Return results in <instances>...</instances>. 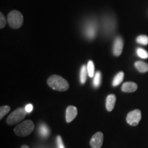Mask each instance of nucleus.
<instances>
[{
  "mask_svg": "<svg viewBox=\"0 0 148 148\" xmlns=\"http://www.w3.org/2000/svg\"><path fill=\"white\" fill-rule=\"evenodd\" d=\"M21 148H29V147L27 145H23L21 146Z\"/></svg>",
  "mask_w": 148,
  "mask_h": 148,
  "instance_id": "nucleus-25",
  "label": "nucleus"
},
{
  "mask_svg": "<svg viewBox=\"0 0 148 148\" xmlns=\"http://www.w3.org/2000/svg\"><path fill=\"white\" fill-rule=\"evenodd\" d=\"M103 134L102 132L95 133L90 140V145L91 148H101L103 144Z\"/></svg>",
  "mask_w": 148,
  "mask_h": 148,
  "instance_id": "nucleus-8",
  "label": "nucleus"
},
{
  "mask_svg": "<svg viewBox=\"0 0 148 148\" xmlns=\"http://www.w3.org/2000/svg\"><path fill=\"white\" fill-rule=\"evenodd\" d=\"M25 110L26 111L27 113H30L33 110L32 104H31V103H28V104H27L25 107Z\"/></svg>",
  "mask_w": 148,
  "mask_h": 148,
  "instance_id": "nucleus-24",
  "label": "nucleus"
},
{
  "mask_svg": "<svg viewBox=\"0 0 148 148\" xmlns=\"http://www.w3.org/2000/svg\"><path fill=\"white\" fill-rule=\"evenodd\" d=\"M87 71L88 76L90 77H94V75H95V67H94L93 62L92 60L88 61L87 64Z\"/></svg>",
  "mask_w": 148,
  "mask_h": 148,
  "instance_id": "nucleus-18",
  "label": "nucleus"
},
{
  "mask_svg": "<svg viewBox=\"0 0 148 148\" xmlns=\"http://www.w3.org/2000/svg\"><path fill=\"white\" fill-rule=\"evenodd\" d=\"M56 142H57V147L58 148H64L63 141H62V138L60 136H58L56 138Z\"/></svg>",
  "mask_w": 148,
  "mask_h": 148,
  "instance_id": "nucleus-23",
  "label": "nucleus"
},
{
  "mask_svg": "<svg viewBox=\"0 0 148 148\" xmlns=\"http://www.w3.org/2000/svg\"><path fill=\"white\" fill-rule=\"evenodd\" d=\"M6 21H5L4 15L2 14V12H0V28L2 29L5 26Z\"/></svg>",
  "mask_w": 148,
  "mask_h": 148,
  "instance_id": "nucleus-22",
  "label": "nucleus"
},
{
  "mask_svg": "<svg viewBox=\"0 0 148 148\" xmlns=\"http://www.w3.org/2000/svg\"><path fill=\"white\" fill-rule=\"evenodd\" d=\"M136 42L138 43L143 45H147L148 44V36L145 35H140L136 38Z\"/></svg>",
  "mask_w": 148,
  "mask_h": 148,
  "instance_id": "nucleus-19",
  "label": "nucleus"
},
{
  "mask_svg": "<svg viewBox=\"0 0 148 148\" xmlns=\"http://www.w3.org/2000/svg\"><path fill=\"white\" fill-rule=\"evenodd\" d=\"M134 66L140 73H146L148 71V64L143 61H136Z\"/></svg>",
  "mask_w": 148,
  "mask_h": 148,
  "instance_id": "nucleus-13",
  "label": "nucleus"
},
{
  "mask_svg": "<svg viewBox=\"0 0 148 148\" xmlns=\"http://www.w3.org/2000/svg\"><path fill=\"white\" fill-rule=\"evenodd\" d=\"M10 108L8 106H1L0 108V119H2L5 114H8L10 111Z\"/></svg>",
  "mask_w": 148,
  "mask_h": 148,
  "instance_id": "nucleus-20",
  "label": "nucleus"
},
{
  "mask_svg": "<svg viewBox=\"0 0 148 148\" xmlns=\"http://www.w3.org/2000/svg\"><path fill=\"white\" fill-rule=\"evenodd\" d=\"M97 30V22L94 19H90L85 23L84 27V35L86 38L92 40L95 38Z\"/></svg>",
  "mask_w": 148,
  "mask_h": 148,
  "instance_id": "nucleus-5",
  "label": "nucleus"
},
{
  "mask_svg": "<svg viewBox=\"0 0 148 148\" xmlns=\"http://www.w3.org/2000/svg\"><path fill=\"white\" fill-rule=\"evenodd\" d=\"M87 67L85 65H82L80 70V82L84 84L86 81V75H87Z\"/></svg>",
  "mask_w": 148,
  "mask_h": 148,
  "instance_id": "nucleus-16",
  "label": "nucleus"
},
{
  "mask_svg": "<svg viewBox=\"0 0 148 148\" xmlns=\"http://www.w3.org/2000/svg\"><path fill=\"white\" fill-rule=\"evenodd\" d=\"M101 79V74L100 73V71H97L96 72L95 75H94V79H93V86H95V87L97 88L100 86Z\"/></svg>",
  "mask_w": 148,
  "mask_h": 148,
  "instance_id": "nucleus-17",
  "label": "nucleus"
},
{
  "mask_svg": "<svg viewBox=\"0 0 148 148\" xmlns=\"http://www.w3.org/2000/svg\"><path fill=\"white\" fill-rule=\"evenodd\" d=\"M38 132L42 137L45 138L47 137L48 135L49 134V130L48 128L47 125H46L45 123H41L38 128Z\"/></svg>",
  "mask_w": 148,
  "mask_h": 148,
  "instance_id": "nucleus-15",
  "label": "nucleus"
},
{
  "mask_svg": "<svg viewBox=\"0 0 148 148\" xmlns=\"http://www.w3.org/2000/svg\"><path fill=\"white\" fill-rule=\"evenodd\" d=\"M136 53H137L138 57L143 59L148 58V52L142 48H138L137 50H136Z\"/></svg>",
  "mask_w": 148,
  "mask_h": 148,
  "instance_id": "nucleus-21",
  "label": "nucleus"
},
{
  "mask_svg": "<svg viewBox=\"0 0 148 148\" xmlns=\"http://www.w3.org/2000/svg\"><path fill=\"white\" fill-rule=\"evenodd\" d=\"M116 96L114 94H110L107 96L106 101V108L108 112H111L114 109L116 102Z\"/></svg>",
  "mask_w": 148,
  "mask_h": 148,
  "instance_id": "nucleus-12",
  "label": "nucleus"
},
{
  "mask_svg": "<svg viewBox=\"0 0 148 148\" xmlns=\"http://www.w3.org/2000/svg\"><path fill=\"white\" fill-rule=\"evenodd\" d=\"M116 22L113 16L106 15L103 18V32L106 35L111 34L113 33L115 29Z\"/></svg>",
  "mask_w": 148,
  "mask_h": 148,
  "instance_id": "nucleus-6",
  "label": "nucleus"
},
{
  "mask_svg": "<svg viewBox=\"0 0 148 148\" xmlns=\"http://www.w3.org/2000/svg\"><path fill=\"white\" fill-rule=\"evenodd\" d=\"M8 21L12 28L18 29L23 23V16L18 10H12L8 15Z\"/></svg>",
  "mask_w": 148,
  "mask_h": 148,
  "instance_id": "nucleus-3",
  "label": "nucleus"
},
{
  "mask_svg": "<svg viewBox=\"0 0 148 148\" xmlns=\"http://www.w3.org/2000/svg\"><path fill=\"white\" fill-rule=\"evenodd\" d=\"M77 114V109L73 106H69L66 110V121L70 123L76 117Z\"/></svg>",
  "mask_w": 148,
  "mask_h": 148,
  "instance_id": "nucleus-10",
  "label": "nucleus"
},
{
  "mask_svg": "<svg viewBox=\"0 0 148 148\" xmlns=\"http://www.w3.org/2000/svg\"><path fill=\"white\" fill-rule=\"evenodd\" d=\"M26 113L27 112L25 110V108L20 107V108H16L15 110H14L9 114L7 118L6 123L10 125L16 124L25 118Z\"/></svg>",
  "mask_w": 148,
  "mask_h": 148,
  "instance_id": "nucleus-4",
  "label": "nucleus"
},
{
  "mask_svg": "<svg viewBox=\"0 0 148 148\" xmlns=\"http://www.w3.org/2000/svg\"><path fill=\"white\" fill-rule=\"evenodd\" d=\"M123 39L120 36L116 37V39L114 40V45H113V49H112V51L114 56H119L121 54L122 51H123Z\"/></svg>",
  "mask_w": 148,
  "mask_h": 148,
  "instance_id": "nucleus-9",
  "label": "nucleus"
},
{
  "mask_svg": "<svg viewBox=\"0 0 148 148\" xmlns=\"http://www.w3.org/2000/svg\"><path fill=\"white\" fill-rule=\"evenodd\" d=\"M138 86L136 83L132 82H126L122 85L121 90L125 92H132L137 90Z\"/></svg>",
  "mask_w": 148,
  "mask_h": 148,
  "instance_id": "nucleus-11",
  "label": "nucleus"
},
{
  "mask_svg": "<svg viewBox=\"0 0 148 148\" xmlns=\"http://www.w3.org/2000/svg\"><path fill=\"white\" fill-rule=\"evenodd\" d=\"M34 129V124L31 120H26L14 127V132L18 136H26L30 134Z\"/></svg>",
  "mask_w": 148,
  "mask_h": 148,
  "instance_id": "nucleus-2",
  "label": "nucleus"
},
{
  "mask_svg": "<svg viewBox=\"0 0 148 148\" xmlns=\"http://www.w3.org/2000/svg\"><path fill=\"white\" fill-rule=\"evenodd\" d=\"M141 119V112L138 109H135L129 112L126 117V121L129 125L136 126Z\"/></svg>",
  "mask_w": 148,
  "mask_h": 148,
  "instance_id": "nucleus-7",
  "label": "nucleus"
},
{
  "mask_svg": "<svg viewBox=\"0 0 148 148\" xmlns=\"http://www.w3.org/2000/svg\"><path fill=\"white\" fill-rule=\"evenodd\" d=\"M124 78V73L122 71H120L115 75V77H114L113 80H112V86L114 87L119 86V85L122 82V81L123 80Z\"/></svg>",
  "mask_w": 148,
  "mask_h": 148,
  "instance_id": "nucleus-14",
  "label": "nucleus"
},
{
  "mask_svg": "<svg viewBox=\"0 0 148 148\" xmlns=\"http://www.w3.org/2000/svg\"><path fill=\"white\" fill-rule=\"evenodd\" d=\"M47 84L52 89L58 91H65L69 87V82L58 75H51L47 79Z\"/></svg>",
  "mask_w": 148,
  "mask_h": 148,
  "instance_id": "nucleus-1",
  "label": "nucleus"
}]
</instances>
